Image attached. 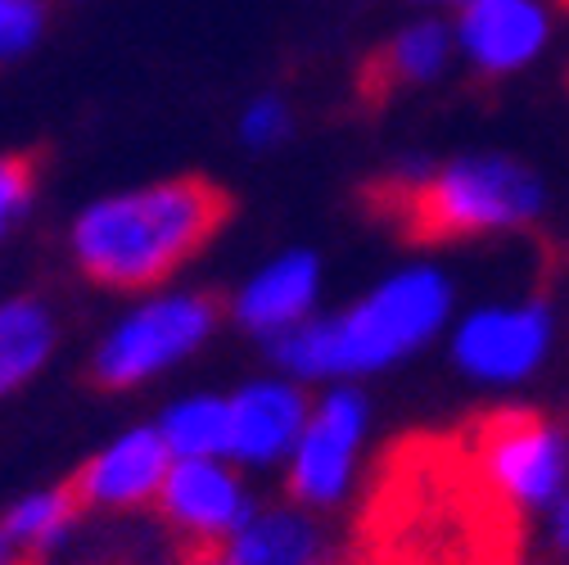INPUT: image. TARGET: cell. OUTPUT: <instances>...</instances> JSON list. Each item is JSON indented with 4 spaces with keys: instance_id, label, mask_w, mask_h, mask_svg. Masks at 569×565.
<instances>
[{
    "instance_id": "cell-13",
    "label": "cell",
    "mask_w": 569,
    "mask_h": 565,
    "mask_svg": "<svg viewBox=\"0 0 569 565\" xmlns=\"http://www.w3.org/2000/svg\"><path fill=\"white\" fill-rule=\"evenodd\" d=\"M452 54V32L443 23H411L402 28L393 41H385L380 50H371L358 68V96L367 109H380L385 100H393L402 87L430 82Z\"/></svg>"
},
{
    "instance_id": "cell-18",
    "label": "cell",
    "mask_w": 569,
    "mask_h": 565,
    "mask_svg": "<svg viewBox=\"0 0 569 565\" xmlns=\"http://www.w3.org/2000/svg\"><path fill=\"white\" fill-rule=\"evenodd\" d=\"M82 512L78 493L59 484V488H46V493H32V498H23L10 516H6V529L14 538V547H28V552H41L50 543L63 538V529L73 525V516Z\"/></svg>"
},
{
    "instance_id": "cell-23",
    "label": "cell",
    "mask_w": 569,
    "mask_h": 565,
    "mask_svg": "<svg viewBox=\"0 0 569 565\" xmlns=\"http://www.w3.org/2000/svg\"><path fill=\"white\" fill-rule=\"evenodd\" d=\"M10 561H14V538L6 525H0V565H10Z\"/></svg>"
},
{
    "instance_id": "cell-24",
    "label": "cell",
    "mask_w": 569,
    "mask_h": 565,
    "mask_svg": "<svg viewBox=\"0 0 569 565\" xmlns=\"http://www.w3.org/2000/svg\"><path fill=\"white\" fill-rule=\"evenodd\" d=\"M10 565H28V561H10Z\"/></svg>"
},
{
    "instance_id": "cell-2",
    "label": "cell",
    "mask_w": 569,
    "mask_h": 565,
    "mask_svg": "<svg viewBox=\"0 0 569 565\" xmlns=\"http://www.w3.org/2000/svg\"><path fill=\"white\" fill-rule=\"evenodd\" d=\"M236 214L227 186L208 177H172L91 204L73 222V258L104 290H154L181 271Z\"/></svg>"
},
{
    "instance_id": "cell-20",
    "label": "cell",
    "mask_w": 569,
    "mask_h": 565,
    "mask_svg": "<svg viewBox=\"0 0 569 565\" xmlns=\"http://www.w3.org/2000/svg\"><path fill=\"white\" fill-rule=\"evenodd\" d=\"M32 186L37 163L28 155H0V236L23 218V208L32 204Z\"/></svg>"
},
{
    "instance_id": "cell-6",
    "label": "cell",
    "mask_w": 569,
    "mask_h": 565,
    "mask_svg": "<svg viewBox=\"0 0 569 565\" xmlns=\"http://www.w3.org/2000/svg\"><path fill=\"white\" fill-rule=\"evenodd\" d=\"M212 321H218V304L203 295L154 299L113 326V335L96 353L91 376L104 389H131L140 380L159 376L163 367L181 363L186 353H194L208 339Z\"/></svg>"
},
{
    "instance_id": "cell-19",
    "label": "cell",
    "mask_w": 569,
    "mask_h": 565,
    "mask_svg": "<svg viewBox=\"0 0 569 565\" xmlns=\"http://www.w3.org/2000/svg\"><path fill=\"white\" fill-rule=\"evenodd\" d=\"M46 28V0H0V59L37 46Z\"/></svg>"
},
{
    "instance_id": "cell-10",
    "label": "cell",
    "mask_w": 569,
    "mask_h": 565,
    "mask_svg": "<svg viewBox=\"0 0 569 565\" xmlns=\"http://www.w3.org/2000/svg\"><path fill=\"white\" fill-rule=\"evenodd\" d=\"M551 339V317L538 304L475 313L457 335V363L479 380H516L533 371Z\"/></svg>"
},
{
    "instance_id": "cell-8",
    "label": "cell",
    "mask_w": 569,
    "mask_h": 565,
    "mask_svg": "<svg viewBox=\"0 0 569 565\" xmlns=\"http://www.w3.org/2000/svg\"><path fill=\"white\" fill-rule=\"evenodd\" d=\"M172 462H177V453L168 448L163 430H127L118 444L96 453L73 479H68V488L78 493L82 512L87 507H109V512L146 507L159 498Z\"/></svg>"
},
{
    "instance_id": "cell-16",
    "label": "cell",
    "mask_w": 569,
    "mask_h": 565,
    "mask_svg": "<svg viewBox=\"0 0 569 565\" xmlns=\"http://www.w3.org/2000/svg\"><path fill=\"white\" fill-rule=\"evenodd\" d=\"M54 348V321L32 299H6L0 304V394L19 389L41 371V363Z\"/></svg>"
},
{
    "instance_id": "cell-26",
    "label": "cell",
    "mask_w": 569,
    "mask_h": 565,
    "mask_svg": "<svg viewBox=\"0 0 569 565\" xmlns=\"http://www.w3.org/2000/svg\"><path fill=\"white\" fill-rule=\"evenodd\" d=\"M560 6H569V0H560Z\"/></svg>"
},
{
    "instance_id": "cell-3",
    "label": "cell",
    "mask_w": 569,
    "mask_h": 565,
    "mask_svg": "<svg viewBox=\"0 0 569 565\" xmlns=\"http://www.w3.org/2000/svg\"><path fill=\"white\" fill-rule=\"evenodd\" d=\"M367 208L407 245H457L511 231L538 218V177L502 155H475L443 168H407L367 186Z\"/></svg>"
},
{
    "instance_id": "cell-15",
    "label": "cell",
    "mask_w": 569,
    "mask_h": 565,
    "mask_svg": "<svg viewBox=\"0 0 569 565\" xmlns=\"http://www.w3.org/2000/svg\"><path fill=\"white\" fill-rule=\"evenodd\" d=\"M227 556L231 565H317L321 538L299 512H262L231 534Z\"/></svg>"
},
{
    "instance_id": "cell-25",
    "label": "cell",
    "mask_w": 569,
    "mask_h": 565,
    "mask_svg": "<svg viewBox=\"0 0 569 565\" xmlns=\"http://www.w3.org/2000/svg\"><path fill=\"white\" fill-rule=\"evenodd\" d=\"M461 6H470V0H461Z\"/></svg>"
},
{
    "instance_id": "cell-5",
    "label": "cell",
    "mask_w": 569,
    "mask_h": 565,
    "mask_svg": "<svg viewBox=\"0 0 569 565\" xmlns=\"http://www.w3.org/2000/svg\"><path fill=\"white\" fill-rule=\"evenodd\" d=\"M466 439L488 470V479L516 498L525 512L547 507L560 498L565 488V435L556 430V420H547L533 407H497L475 420H466Z\"/></svg>"
},
{
    "instance_id": "cell-1",
    "label": "cell",
    "mask_w": 569,
    "mask_h": 565,
    "mask_svg": "<svg viewBox=\"0 0 569 565\" xmlns=\"http://www.w3.org/2000/svg\"><path fill=\"white\" fill-rule=\"evenodd\" d=\"M525 507L479 466L466 430L398 439L371 479L352 565H520Z\"/></svg>"
},
{
    "instance_id": "cell-22",
    "label": "cell",
    "mask_w": 569,
    "mask_h": 565,
    "mask_svg": "<svg viewBox=\"0 0 569 565\" xmlns=\"http://www.w3.org/2000/svg\"><path fill=\"white\" fill-rule=\"evenodd\" d=\"M177 565H231L222 538H181Z\"/></svg>"
},
{
    "instance_id": "cell-11",
    "label": "cell",
    "mask_w": 569,
    "mask_h": 565,
    "mask_svg": "<svg viewBox=\"0 0 569 565\" xmlns=\"http://www.w3.org/2000/svg\"><path fill=\"white\" fill-rule=\"evenodd\" d=\"M466 54L488 73H511L529 63L547 41V10L538 0H470L461 28Z\"/></svg>"
},
{
    "instance_id": "cell-7",
    "label": "cell",
    "mask_w": 569,
    "mask_h": 565,
    "mask_svg": "<svg viewBox=\"0 0 569 565\" xmlns=\"http://www.w3.org/2000/svg\"><path fill=\"white\" fill-rule=\"evenodd\" d=\"M362 430H367V403L352 389L330 394L317 407V416H308L290 462V493L303 507H326L348 488V466L362 444Z\"/></svg>"
},
{
    "instance_id": "cell-14",
    "label": "cell",
    "mask_w": 569,
    "mask_h": 565,
    "mask_svg": "<svg viewBox=\"0 0 569 565\" xmlns=\"http://www.w3.org/2000/svg\"><path fill=\"white\" fill-rule=\"evenodd\" d=\"M321 286V267L312 254H284L262 267L249 286L236 295V321L258 335H280L308 317Z\"/></svg>"
},
{
    "instance_id": "cell-12",
    "label": "cell",
    "mask_w": 569,
    "mask_h": 565,
    "mask_svg": "<svg viewBox=\"0 0 569 565\" xmlns=\"http://www.w3.org/2000/svg\"><path fill=\"white\" fill-rule=\"evenodd\" d=\"M231 403V444L227 457L236 462H276L290 453L308 426V398L295 385H249Z\"/></svg>"
},
{
    "instance_id": "cell-4",
    "label": "cell",
    "mask_w": 569,
    "mask_h": 565,
    "mask_svg": "<svg viewBox=\"0 0 569 565\" xmlns=\"http://www.w3.org/2000/svg\"><path fill=\"white\" fill-rule=\"evenodd\" d=\"M448 286L439 271H402L371 290L352 313L330 321H299L280 330L271 358L295 376H348L398 363L448 317Z\"/></svg>"
},
{
    "instance_id": "cell-21",
    "label": "cell",
    "mask_w": 569,
    "mask_h": 565,
    "mask_svg": "<svg viewBox=\"0 0 569 565\" xmlns=\"http://www.w3.org/2000/svg\"><path fill=\"white\" fill-rule=\"evenodd\" d=\"M244 140L249 146H258V150H267V146H276V140L290 131V109H284L280 100H258L249 113H244Z\"/></svg>"
},
{
    "instance_id": "cell-17",
    "label": "cell",
    "mask_w": 569,
    "mask_h": 565,
    "mask_svg": "<svg viewBox=\"0 0 569 565\" xmlns=\"http://www.w3.org/2000/svg\"><path fill=\"white\" fill-rule=\"evenodd\" d=\"M159 430L177 457H222L231 444V403L227 398H186L163 416Z\"/></svg>"
},
{
    "instance_id": "cell-9",
    "label": "cell",
    "mask_w": 569,
    "mask_h": 565,
    "mask_svg": "<svg viewBox=\"0 0 569 565\" xmlns=\"http://www.w3.org/2000/svg\"><path fill=\"white\" fill-rule=\"evenodd\" d=\"M154 507L181 538H227L249 521L240 479L218 457H177Z\"/></svg>"
}]
</instances>
